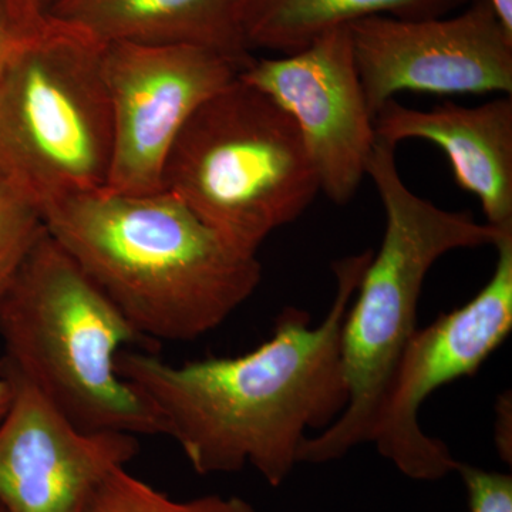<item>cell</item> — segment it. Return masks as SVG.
<instances>
[{"mask_svg": "<svg viewBox=\"0 0 512 512\" xmlns=\"http://www.w3.org/2000/svg\"><path fill=\"white\" fill-rule=\"evenodd\" d=\"M373 251L333 264L336 292L318 325L288 306L269 339L232 357L173 365L150 350L124 349L117 372L153 407L200 476L252 467L279 487L299 464L303 441L348 404L340 357L343 320Z\"/></svg>", "mask_w": 512, "mask_h": 512, "instance_id": "1", "label": "cell"}, {"mask_svg": "<svg viewBox=\"0 0 512 512\" xmlns=\"http://www.w3.org/2000/svg\"><path fill=\"white\" fill-rule=\"evenodd\" d=\"M46 231L148 342H192L221 326L262 278L254 254L170 192L66 195L42 208Z\"/></svg>", "mask_w": 512, "mask_h": 512, "instance_id": "2", "label": "cell"}, {"mask_svg": "<svg viewBox=\"0 0 512 512\" xmlns=\"http://www.w3.org/2000/svg\"><path fill=\"white\" fill-rule=\"evenodd\" d=\"M0 339V362L35 384L79 429L164 436L153 407L117 372L121 350L154 352V343L46 228L0 306Z\"/></svg>", "mask_w": 512, "mask_h": 512, "instance_id": "3", "label": "cell"}, {"mask_svg": "<svg viewBox=\"0 0 512 512\" xmlns=\"http://www.w3.org/2000/svg\"><path fill=\"white\" fill-rule=\"evenodd\" d=\"M396 147L376 138L367 163L386 212L379 252H373L342 326L340 357L348 404L326 429L303 441L299 463L323 464L370 443L387 386L417 328L424 281L441 256L495 245L501 231L468 212L443 210L413 194L397 170Z\"/></svg>", "mask_w": 512, "mask_h": 512, "instance_id": "4", "label": "cell"}, {"mask_svg": "<svg viewBox=\"0 0 512 512\" xmlns=\"http://www.w3.org/2000/svg\"><path fill=\"white\" fill-rule=\"evenodd\" d=\"M170 192L248 254L298 220L320 191L295 121L261 90L235 79L205 101L164 165Z\"/></svg>", "mask_w": 512, "mask_h": 512, "instance_id": "5", "label": "cell"}, {"mask_svg": "<svg viewBox=\"0 0 512 512\" xmlns=\"http://www.w3.org/2000/svg\"><path fill=\"white\" fill-rule=\"evenodd\" d=\"M103 43L46 16L0 69V174L39 205L107 187L113 117Z\"/></svg>", "mask_w": 512, "mask_h": 512, "instance_id": "6", "label": "cell"}, {"mask_svg": "<svg viewBox=\"0 0 512 512\" xmlns=\"http://www.w3.org/2000/svg\"><path fill=\"white\" fill-rule=\"evenodd\" d=\"M497 264L471 301L417 329L404 349L377 413L370 443L400 473L439 481L458 463L446 443L421 429L423 403L441 387L476 375L512 330V232L494 245Z\"/></svg>", "mask_w": 512, "mask_h": 512, "instance_id": "7", "label": "cell"}, {"mask_svg": "<svg viewBox=\"0 0 512 512\" xmlns=\"http://www.w3.org/2000/svg\"><path fill=\"white\" fill-rule=\"evenodd\" d=\"M104 79L113 117L107 190L163 191L165 161L192 114L238 79L244 67L208 47L104 45Z\"/></svg>", "mask_w": 512, "mask_h": 512, "instance_id": "8", "label": "cell"}, {"mask_svg": "<svg viewBox=\"0 0 512 512\" xmlns=\"http://www.w3.org/2000/svg\"><path fill=\"white\" fill-rule=\"evenodd\" d=\"M349 29L373 119L400 92L511 96L512 36L488 0L453 18L372 16Z\"/></svg>", "mask_w": 512, "mask_h": 512, "instance_id": "9", "label": "cell"}, {"mask_svg": "<svg viewBox=\"0 0 512 512\" xmlns=\"http://www.w3.org/2000/svg\"><path fill=\"white\" fill-rule=\"evenodd\" d=\"M12 399L0 419V507L89 512L107 478L137 456L136 436L84 431L6 363Z\"/></svg>", "mask_w": 512, "mask_h": 512, "instance_id": "10", "label": "cell"}, {"mask_svg": "<svg viewBox=\"0 0 512 512\" xmlns=\"http://www.w3.org/2000/svg\"><path fill=\"white\" fill-rule=\"evenodd\" d=\"M238 77L291 116L315 165L320 191L346 204L365 178L376 143L349 26L330 30L292 55L254 57Z\"/></svg>", "mask_w": 512, "mask_h": 512, "instance_id": "11", "label": "cell"}, {"mask_svg": "<svg viewBox=\"0 0 512 512\" xmlns=\"http://www.w3.org/2000/svg\"><path fill=\"white\" fill-rule=\"evenodd\" d=\"M376 138L396 147L419 138L446 153L457 184L476 195L491 227L512 229V99L477 107L444 103L416 110L389 100L375 116Z\"/></svg>", "mask_w": 512, "mask_h": 512, "instance_id": "12", "label": "cell"}, {"mask_svg": "<svg viewBox=\"0 0 512 512\" xmlns=\"http://www.w3.org/2000/svg\"><path fill=\"white\" fill-rule=\"evenodd\" d=\"M46 16L103 45L208 47L247 66L254 56L241 30V0H53Z\"/></svg>", "mask_w": 512, "mask_h": 512, "instance_id": "13", "label": "cell"}, {"mask_svg": "<svg viewBox=\"0 0 512 512\" xmlns=\"http://www.w3.org/2000/svg\"><path fill=\"white\" fill-rule=\"evenodd\" d=\"M470 0H241V30L252 49L292 55L330 30L372 16L430 19Z\"/></svg>", "mask_w": 512, "mask_h": 512, "instance_id": "14", "label": "cell"}, {"mask_svg": "<svg viewBox=\"0 0 512 512\" xmlns=\"http://www.w3.org/2000/svg\"><path fill=\"white\" fill-rule=\"evenodd\" d=\"M89 512H256L244 498L218 494L175 500L127 467L117 468L101 487Z\"/></svg>", "mask_w": 512, "mask_h": 512, "instance_id": "15", "label": "cell"}, {"mask_svg": "<svg viewBox=\"0 0 512 512\" xmlns=\"http://www.w3.org/2000/svg\"><path fill=\"white\" fill-rule=\"evenodd\" d=\"M43 231L39 205L0 174V306Z\"/></svg>", "mask_w": 512, "mask_h": 512, "instance_id": "16", "label": "cell"}, {"mask_svg": "<svg viewBox=\"0 0 512 512\" xmlns=\"http://www.w3.org/2000/svg\"><path fill=\"white\" fill-rule=\"evenodd\" d=\"M466 485L470 512H512L511 474L495 473L458 463L456 470Z\"/></svg>", "mask_w": 512, "mask_h": 512, "instance_id": "17", "label": "cell"}, {"mask_svg": "<svg viewBox=\"0 0 512 512\" xmlns=\"http://www.w3.org/2000/svg\"><path fill=\"white\" fill-rule=\"evenodd\" d=\"M43 19L32 18L18 0H0V69L16 40Z\"/></svg>", "mask_w": 512, "mask_h": 512, "instance_id": "18", "label": "cell"}, {"mask_svg": "<svg viewBox=\"0 0 512 512\" xmlns=\"http://www.w3.org/2000/svg\"><path fill=\"white\" fill-rule=\"evenodd\" d=\"M507 427L511 429V399L500 397L497 404V417H495V446L498 454L505 463L510 464L512 458L511 437L507 436Z\"/></svg>", "mask_w": 512, "mask_h": 512, "instance_id": "19", "label": "cell"}, {"mask_svg": "<svg viewBox=\"0 0 512 512\" xmlns=\"http://www.w3.org/2000/svg\"><path fill=\"white\" fill-rule=\"evenodd\" d=\"M508 35L512 36V0H488Z\"/></svg>", "mask_w": 512, "mask_h": 512, "instance_id": "20", "label": "cell"}, {"mask_svg": "<svg viewBox=\"0 0 512 512\" xmlns=\"http://www.w3.org/2000/svg\"><path fill=\"white\" fill-rule=\"evenodd\" d=\"M19 2L33 18L42 19L45 18L47 9L53 0H19Z\"/></svg>", "mask_w": 512, "mask_h": 512, "instance_id": "21", "label": "cell"}, {"mask_svg": "<svg viewBox=\"0 0 512 512\" xmlns=\"http://www.w3.org/2000/svg\"><path fill=\"white\" fill-rule=\"evenodd\" d=\"M10 399H12V386L6 377L0 376V419L8 410Z\"/></svg>", "mask_w": 512, "mask_h": 512, "instance_id": "22", "label": "cell"}, {"mask_svg": "<svg viewBox=\"0 0 512 512\" xmlns=\"http://www.w3.org/2000/svg\"><path fill=\"white\" fill-rule=\"evenodd\" d=\"M0 512H6V511H5V510H3V508H2V507H0Z\"/></svg>", "mask_w": 512, "mask_h": 512, "instance_id": "23", "label": "cell"}, {"mask_svg": "<svg viewBox=\"0 0 512 512\" xmlns=\"http://www.w3.org/2000/svg\"><path fill=\"white\" fill-rule=\"evenodd\" d=\"M18 2H19V0H18ZM19 3H20V2H19ZM20 5H22V3H20ZM22 8H23V6H22ZM23 9H25V8H23ZM25 10H26V9H25ZM26 12H28V10H26ZM32 18H33V16H32Z\"/></svg>", "mask_w": 512, "mask_h": 512, "instance_id": "24", "label": "cell"}]
</instances>
